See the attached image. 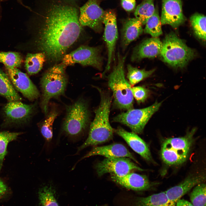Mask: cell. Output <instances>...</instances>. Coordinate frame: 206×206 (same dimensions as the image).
<instances>
[{"mask_svg":"<svg viewBox=\"0 0 206 206\" xmlns=\"http://www.w3.org/2000/svg\"><path fill=\"white\" fill-rule=\"evenodd\" d=\"M37 104L36 102L28 104L18 101H9L2 109L4 124L6 126L27 124L35 111Z\"/></svg>","mask_w":206,"mask_h":206,"instance_id":"30bf717a","label":"cell"},{"mask_svg":"<svg viewBox=\"0 0 206 206\" xmlns=\"http://www.w3.org/2000/svg\"><path fill=\"white\" fill-rule=\"evenodd\" d=\"M117 64L108 75V86L112 92L114 103L121 109L128 110L132 108L134 97L131 88L125 77L124 64L126 57L118 53Z\"/></svg>","mask_w":206,"mask_h":206,"instance_id":"3957f363","label":"cell"},{"mask_svg":"<svg viewBox=\"0 0 206 206\" xmlns=\"http://www.w3.org/2000/svg\"><path fill=\"white\" fill-rule=\"evenodd\" d=\"M58 114L57 108L55 106L52 107L46 114L45 118L39 124L40 132L47 142H50L52 140L53 124Z\"/></svg>","mask_w":206,"mask_h":206,"instance_id":"d4e9b609","label":"cell"},{"mask_svg":"<svg viewBox=\"0 0 206 206\" xmlns=\"http://www.w3.org/2000/svg\"><path fill=\"white\" fill-rule=\"evenodd\" d=\"M144 32L153 37H158L162 34L161 23L159 12L156 9L153 14L147 21Z\"/></svg>","mask_w":206,"mask_h":206,"instance_id":"f546056e","label":"cell"},{"mask_svg":"<svg viewBox=\"0 0 206 206\" xmlns=\"http://www.w3.org/2000/svg\"><path fill=\"white\" fill-rule=\"evenodd\" d=\"M66 67L62 63L56 65L48 69L41 78L42 95L40 106L46 115L48 112L50 100L64 94L68 82Z\"/></svg>","mask_w":206,"mask_h":206,"instance_id":"277c9868","label":"cell"},{"mask_svg":"<svg viewBox=\"0 0 206 206\" xmlns=\"http://www.w3.org/2000/svg\"><path fill=\"white\" fill-rule=\"evenodd\" d=\"M103 23L105 26L104 37L107 47L108 58L105 69L102 74V76L110 68L118 37L116 17L114 11L109 10L105 12Z\"/></svg>","mask_w":206,"mask_h":206,"instance_id":"4fadbf2b","label":"cell"},{"mask_svg":"<svg viewBox=\"0 0 206 206\" xmlns=\"http://www.w3.org/2000/svg\"><path fill=\"white\" fill-rule=\"evenodd\" d=\"M142 25L136 18H128L124 22L121 31L122 45L123 49L142 33Z\"/></svg>","mask_w":206,"mask_h":206,"instance_id":"44dd1931","label":"cell"},{"mask_svg":"<svg viewBox=\"0 0 206 206\" xmlns=\"http://www.w3.org/2000/svg\"><path fill=\"white\" fill-rule=\"evenodd\" d=\"M114 131L122 137L135 152L146 160L152 161V157L148 145L136 133L118 127Z\"/></svg>","mask_w":206,"mask_h":206,"instance_id":"d6986e66","label":"cell"},{"mask_svg":"<svg viewBox=\"0 0 206 206\" xmlns=\"http://www.w3.org/2000/svg\"><path fill=\"white\" fill-rule=\"evenodd\" d=\"M7 187L5 183L0 178V198L3 196L7 192Z\"/></svg>","mask_w":206,"mask_h":206,"instance_id":"d590c367","label":"cell"},{"mask_svg":"<svg viewBox=\"0 0 206 206\" xmlns=\"http://www.w3.org/2000/svg\"><path fill=\"white\" fill-rule=\"evenodd\" d=\"M96 168L99 176L110 173L111 175L120 177L134 171H144L130 159L124 157L106 158L98 163Z\"/></svg>","mask_w":206,"mask_h":206,"instance_id":"8fae6325","label":"cell"},{"mask_svg":"<svg viewBox=\"0 0 206 206\" xmlns=\"http://www.w3.org/2000/svg\"><path fill=\"white\" fill-rule=\"evenodd\" d=\"M195 131L194 128L184 136L168 138L163 143L161 156L169 165H177L184 162L188 158Z\"/></svg>","mask_w":206,"mask_h":206,"instance_id":"52a82bcc","label":"cell"},{"mask_svg":"<svg viewBox=\"0 0 206 206\" xmlns=\"http://www.w3.org/2000/svg\"><path fill=\"white\" fill-rule=\"evenodd\" d=\"M66 115L62 125V130L71 137L80 136L87 127L90 114L88 105L82 98L66 106Z\"/></svg>","mask_w":206,"mask_h":206,"instance_id":"8992f818","label":"cell"},{"mask_svg":"<svg viewBox=\"0 0 206 206\" xmlns=\"http://www.w3.org/2000/svg\"><path fill=\"white\" fill-rule=\"evenodd\" d=\"M100 92V103L95 110V118L90 125L88 137L78 148L77 153L88 146L96 145L107 142L113 137L114 130L109 121L111 98L107 93L101 90Z\"/></svg>","mask_w":206,"mask_h":206,"instance_id":"7a4b0ae2","label":"cell"},{"mask_svg":"<svg viewBox=\"0 0 206 206\" xmlns=\"http://www.w3.org/2000/svg\"><path fill=\"white\" fill-rule=\"evenodd\" d=\"M133 206H170L165 191L146 197H135Z\"/></svg>","mask_w":206,"mask_h":206,"instance_id":"603a6c76","label":"cell"},{"mask_svg":"<svg viewBox=\"0 0 206 206\" xmlns=\"http://www.w3.org/2000/svg\"><path fill=\"white\" fill-rule=\"evenodd\" d=\"M22 62V56L18 52L0 51V62L6 68H18L21 66Z\"/></svg>","mask_w":206,"mask_h":206,"instance_id":"1f68e13d","label":"cell"},{"mask_svg":"<svg viewBox=\"0 0 206 206\" xmlns=\"http://www.w3.org/2000/svg\"><path fill=\"white\" fill-rule=\"evenodd\" d=\"M190 22L195 35L199 38L206 40V17L196 13L190 18Z\"/></svg>","mask_w":206,"mask_h":206,"instance_id":"f1b7e54d","label":"cell"},{"mask_svg":"<svg viewBox=\"0 0 206 206\" xmlns=\"http://www.w3.org/2000/svg\"><path fill=\"white\" fill-rule=\"evenodd\" d=\"M100 0H88L80 9L79 21L82 26H88L100 32L105 12L100 6Z\"/></svg>","mask_w":206,"mask_h":206,"instance_id":"7c38bea8","label":"cell"},{"mask_svg":"<svg viewBox=\"0 0 206 206\" xmlns=\"http://www.w3.org/2000/svg\"><path fill=\"white\" fill-rule=\"evenodd\" d=\"M154 0H143L137 7L134 13L135 18L142 25L145 24L148 19L154 14L155 9Z\"/></svg>","mask_w":206,"mask_h":206,"instance_id":"484cf974","label":"cell"},{"mask_svg":"<svg viewBox=\"0 0 206 206\" xmlns=\"http://www.w3.org/2000/svg\"><path fill=\"white\" fill-rule=\"evenodd\" d=\"M46 60L45 56L43 52L28 53L25 58V67L28 74L31 75L39 72Z\"/></svg>","mask_w":206,"mask_h":206,"instance_id":"cb8c5ba5","label":"cell"},{"mask_svg":"<svg viewBox=\"0 0 206 206\" xmlns=\"http://www.w3.org/2000/svg\"><path fill=\"white\" fill-rule=\"evenodd\" d=\"M22 132H11L8 131H0V171L3 161L7 153V147L9 142L16 140Z\"/></svg>","mask_w":206,"mask_h":206,"instance_id":"4316f807","label":"cell"},{"mask_svg":"<svg viewBox=\"0 0 206 206\" xmlns=\"http://www.w3.org/2000/svg\"><path fill=\"white\" fill-rule=\"evenodd\" d=\"M6 68L14 88L24 96L31 101L39 96L38 90L26 74L17 68Z\"/></svg>","mask_w":206,"mask_h":206,"instance_id":"5bb4252c","label":"cell"},{"mask_svg":"<svg viewBox=\"0 0 206 206\" xmlns=\"http://www.w3.org/2000/svg\"><path fill=\"white\" fill-rule=\"evenodd\" d=\"M160 19L162 25H169L175 29L183 24L185 18L181 0H163Z\"/></svg>","mask_w":206,"mask_h":206,"instance_id":"9a60e30c","label":"cell"},{"mask_svg":"<svg viewBox=\"0 0 206 206\" xmlns=\"http://www.w3.org/2000/svg\"><path fill=\"white\" fill-rule=\"evenodd\" d=\"M62 1L66 2V3L69 4V3H72L74 1L76 0H61Z\"/></svg>","mask_w":206,"mask_h":206,"instance_id":"74e56055","label":"cell"},{"mask_svg":"<svg viewBox=\"0 0 206 206\" xmlns=\"http://www.w3.org/2000/svg\"><path fill=\"white\" fill-rule=\"evenodd\" d=\"M121 5L126 11H128L132 10L136 5L135 0H121Z\"/></svg>","mask_w":206,"mask_h":206,"instance_id":"e575fe53","label":"cell"},{"mask_svg":"<svg viewBox=\"0 0 206 206\" xmlns=\"http://www.w3.org/2000/svg\"><path fill=\"white\" fill-rule=\"evenodd\" d=\"M0 95L9 101H20L21 98L16 91L7 74L0 68Z\"/></svg>","mask_w":206,"mask_h":206,"instance_id":"7402d4cb","label":"cell"},{"mask_svg":"<svg viewBox=\"0 0 206 206\" xmlns=\"http://www.w3.org/2000/svg\"><path fill=\"white\" fill-rule=\"evenodd\" d=\"M162 103L156 102L152 105L144 108L130 109L114 117L113 121L126 125L135 133L140 134L152 115L158 110Z\"/></svg>","mask_w":206,"mask_h":206,"instance_id":"ba28073f","label":"cell"},{"mask_svg":"<svg viewBox=\"0 0 206 206\" xmlns=\"http://www.w3.org/2000/svg\"><path fill=\"white\" fill-rule=\"evenodd\" d=\"M161 60L172 67L183 68L195 56L194 51L174 33L167 34L162 42Z\"/></svg>","mask_w":206,"mask_h":206,"instance_id":"5b68a950","label":"cell"},{"mask_svg":"<svg viewBox=\"0 0 206 206\" xmlns=\"http://www.w3.org/2000/svg\"><path fill=\"white\" fill-rule=\"evenodd\" d=\"M206 185L199 184L194 187L190 194L191 203L193 206H206Z\"/></svg>","mask_w":206,"mask_h":206,"instance_id":"d6a6232c","label":"cell"},{"mask_svg":"<svg viewBox=\"0 0 206 206\" xmlns=\"http://www.w3.org/2000/svg\"><path fill=\"white\" fill-rule=\"evenodd\" d=\"M40 206H59L55 197V191L51 185H45L39 192Z\"/></svg>","mask_w":206,"mask_h":206,"instance_id":"83f0119b","label":"cell"},{"mask_svg":"<svg viewBox=\"0 0 206 206\" xmlns=\"http://www.w3.org/2000/svg\"><path fill=\"white\" fill-rule=\"evenodd\" d=\"M127 77L130 85H134L150 76L155 71L153 69L149 71L139 69L128 64L127 66Z\"/></svg>","mask_w":206,"mask_h":206,"instance_id":"4dcf8cb0","label":"cell"},{"mask_svg":"<svg viewBox=\"0 0 206 206\" xmlns=\"http://www.w3.org/2000/svg\"><path fill=\"white\" fill-rule=\"evenodd\" d=\"M111 178L113 181L122 187L135 191L148 190L154 185L146 176L132 172L120 177L111 175Z\"/></svg>","mask_w":206,"mask_h":206,"instance_id":"2e32d148","label":"cell"},{"mask_svg":"<svg viewBox=\"0 0 206 206\" xmlns=\"http://www.w3.org/2000/svg\"><path fill=\"white\" fill-rule=\"evenodd\" d=\"M97 155L103 156L106 158L127 157L137 162L127 148L123 144L119 143H114L106 146L94 147L80 160Z\"/></svg>","mask_w":206,"mask_h":206,"instance_id":"ffe728a7","label":"cell"},{"mask_svg":"<svg viewBox=\"0 0 206 206\" xmlns=\"http://www.w3.org/2000/svg\"><path fill=\"white\" fill-rule=\"evenodd\" d=\"M176 206H193L191 203L184 199H180L177 202Z\"/></svg>","mask_w":206,"mask_h":206,"instance_id":"8d00e7d4","label":"cell"},{"mask_svg":"<svg viewBox=\"0 0 206 206\" xmlns=\"http://www.w3.org/2000/svg\"><path fill=\"white\" fill-rule=\"evenodd\" d=\"M162 42L158 37L145 40L134 48L131 57L133 62L139 61L145 58H153L160 55Z\"/></svg>","mask_w":206,"mask_h":206,"instance_id":"ac0fdd59","label":"cell"},{"mask_svg":"<svg viewBox=\"0 0 206 206\" xmlns=\"http://www.w3.org/2000/svg\"><path fill=\"white\" fill-rule=\"evenodd\" d=\"M66 67L78 63L84 66H91L101 70L103 58L99 47L82 45L71 52L66 54L62 59Z\"/></svg>","mask_w":206,"mask_h":206,"instance_id":"9c48e42d","label":"cell"},{"mask_svg":"<svg viewBox=\"0 0 206 206\" xmlns=\"http://www.w3.org/2000/svg\"><path fill=\"white\" fill-rule=\"evenodd\" d=\"M131 90L133 97L138 103L144 102L148 96L149 90L144 87H133L131 88Z\"/></svg>","mask_w":206,"mask_h":206,"instance_id":"836d02e7","label":"cell"},{"mask_svg":"<svg viewBox=\"0 0 206 206\" xmlns=\"http://www.w3.org/2000/svg\"><path fill=\"white\" fill-rule=\"evenodd\" d=\"M41 16L39 21H35L37 26L32 42L23 43L19 48L23 49L32 46L44 53L46 59L59 62L80 35L82 26L79 21V13L70 5L55 3Z\"/></svg>","mask_w":206,"mask_h":206,"instance_id":"6da1fadb","label":"cell"},{"mask_svg":"<svg viewBox=\"0 0 206 206\" xmlns=\"http://www.w3.org/2000/svg\"><path fill=\"white\" fill-rule=\"evenodd\" d=\"M204 175L189 176L178 185L165 191L169 201L170 206H175L177 201L197 185L205 181Z\"/></svg>","mask_w":206,"mask_h":206,"instance_id":"e0dca14e","label":"cell"}]
</instances>
